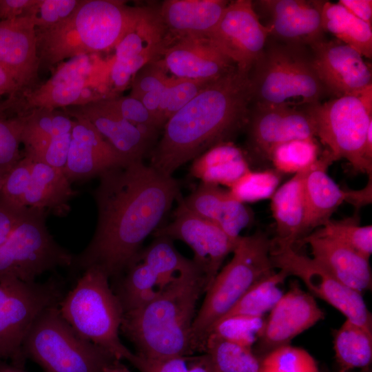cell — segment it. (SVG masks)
<instances>
[{"label": "cell", "mask_w": 372, "mask_h": 372, "mask_svg": "<svg viewBox=\"0 0 372 372\" xmlns=\"http://www.w3.org/2000/svg\"><path fill=\"white\" fill-rule=\"evenodd\" d=\"M314 232L335 239L369 258L372 254V225H360L358 218L330 220Z\"/></svg>", "instance_id": "ab89813d"}, {"label": "cell", "mask_w": 372, "mask_h": 372, "mask_svg": "<svg viewBox=\"0 0 372 372\" xmlns=\"http://www.w3.org/2000/svg\"><path fill=\"white\" fill-rule=\"evenodd\" d=\"M178 200L174 220L158 227L153 234L155 237L181 240L192 248L193 260L205 277L207 291L225 258L232 253L238 238H231L214 224L193 213L179 196Z\"/></svg>", "instance_id": "5bb4252c"}, {"label": "cell", "mask_w": 372, "mask_h": 372, "mask_svg": "<svg viewBox=\"0 0 372 372\" xmlns=\"http://www.w3.org/2000/svg\"><path fill=\"white\" fill-rule=\"evenodd\" d=\"M213 80L171 76L164 87L159 107V120L163 127L172 115L192 101Z\"/></svg>", "instance_id": "60d3db41"}, {"label": "cell", "mask_w": 372, "mask_h": 372, "mask_svg": "<svg viewBox=\"0 0 372 372\" xmlns=\"http://www.w3.org/2000/svg\"><path fill=\"white\" fill-rule=\"evenodd\" d=\"M23 126L21 116L0 115V171L8 173L21 158L19 145Z\"/></svg>", "instance_id": "ee69618b"}, {"label": "cell", "mask_w": 372, "mask_h": 372, "mask_svg": "<svg viewBox=\"0 0 372 372\" xmlns=\"http://www.w3.org/2000/svg\"><path fill=\"white\" fill-rule=\"evenodd\" d=\"M7 174H8L7 173L0 171V192H1L2 186L3 185V183L5 181Z\"/></svg>", "instance_id": "680465c9"}, {"label": "cell", "mask_w": 372, "mask_h": 372, "mask_svg": "<svg viewBox=\"0 0 372 372\" xmlns=\"http://www.w3.org/2000/svg\"><path fill=\"white\" fill-rule=\"evenodd\" d=\"M81 0H35L25 16L32 18L37 30H48L67 19Z\"/></svg>", "instance_id": "7bdbcfd3"}, {"label": "cell", "mask_w": 372, "mask_h": 372, "mask_svg": "<svg viewBox=\"0 0 372 372\" xmlns=\"http://www.w3.org/2000/svg\"><path fill=\"white\" fill-rule=\"evenodd\" d=\"M205 291V277L198 271L149 302L124 312L121 330L143 357L191 356L196 352L192 329L196 304Z\"/></svg>", "instance_id": "3957f363"}, {"label": "cell", "mask_w": 372, "mask_h": 372, "mask_svg": "<svg viewBox=\"0 0 372 372\" xmlns=\"http://www.w3.org/2000/svg\"><path fill=\"white\" fill-rule=\"evenodd\" d=\"M288 276L286 272L279 270L261 278L220 319L237 315L265 316L283 295L280 285Z\"/></svg>", "instance_id": "e575fe53"}, {"label": "cell", "mask_w": 372, "mask_h": 372, "mask_svg": "<svg viewBox=\"0 0 372 372\" xmlns=\"http://www.w3.org/2000/svg\"><path fill=\"white\" fill-rule=\"evenodd\" d=\"M271 247V239L260 231L238 238L231 260L206 291L194 320L192 338L196 352H205L206 339L214 324L251 286L274 271L270 260Z\"/></svg>", "instance_id": "52a82bcc"}, {"label": "cell", "mask_w": 372, "mask_h": 372, "mask_svg": "<svg viewBox=\"0 0 372 372\" xmlns=\"http://www.w3.org/2000/svg\"><path fill=\"white\" fill-rule=\"evenodd\" d=\"M23 126L21 141L24 155L42 161L52 139L56 135L72 132L73 118L64 110L34 109L21 115Z\"/></svg>", "instance_id": "1f68e13d"}, {"label": "cell", "mask_w": 372, "mask_h": 372, "mask_svg": "<svg viewBox=\"0 0 372 372\" xmlns=\"http://www.w3.org/2000/svg\"><path fill=\"white\" fill-rule=\"evenodd\" d=\"M247 125L252 147L267 158L280 144L316 138L307 106L254 103L250 107Z\"/></svg>", "instance_id": "2e32d148"}, {"label": "cell", "mask_w": 372, "mask_h": 372, "mask_svg": "<svg viewBox=\"0 0 372 372\" xmlns=\"http://www.w3.org/2000/svg\"><path fill=\"white\" fill-rule=\"evenodd\" d=\"M270 260L273 268L299 278L312 294L339 310L347 319L372 330V316L362 294L341 283L312 258L298 253L293 246H272Z\"/></svg>", "instance_id": "4fadbf2b"}, {"label": "cell", "mask_w": 372, "mask_h": 372, "mask_svg": "<svg viewBox=\"0 0 372 372\" xmlns=\"http://www.w3.org/2000/svg\"><path fill=\"white\" fill-rule=\"evenodd\" d=\"M300 241L308 244L312 258L345 286L362 294L371 289L369 258L335 239L315 232Z\"/></svg>", "instance_id": "d4e9b609"}, {"label": "cell", "mask_w": 372, "mask_h": 372, "mask_svg": "<svg viewBox=\"0 0 372 372\" xmlns=\"http://www.w3.org/2000/svg\"><path fill=\"white\" fill-rule=\"evenodd\" d=\"M28 209L13 205L0 196V246L21 223Z\"/></svg>", "instance_id": "681fc988"}, {"label": "cell", "mask_w": 372, "mask_h": 372, "mask_svg": "<svg viewBox=\"0 0 372 372\" xmlns=\"http://www.w3.org/2000/svg\"><path fill=\"white\" fill-rule=\"evenodd\" d=\"M333 349L339 372L366 368L372 360V330L346 319L334 332Z\"/></svg>", "instance_id": "836d02e7"}, {"label": "cell", "mask_w": 372, "mask_h": 372, "mask_svg": "<svg viewBox=\"0 0 372 372\" xmlns=\"http://www.w3.org/2000/svg\"><path fill=\"white\" fill-rule=\"evenodd\" d=\"M331 163L324 152L317 162L305 172L303 235L324 225L344 201L358 209L371 203V180L369 179L366 186L362 189L344 191L327 173Z\"/></svg>", "instance_id": "d6986e66"}, {"label": "cell", "mask_w": 372, "mask_h": 372, "mask_svg": "<svg viewBox=\"0 0 372 372\" xmlns=\"http://www.w3.org/2000/svg\"><path fill=\"white\" fill-rule=\"evenodd\" d=\"M229 3L224 0H165L158 9L173 43L184 37L206 38Z\"/></svg>", "instance_id": "4316f807"}, {"label": "cell", "mask_w": 372, "mask_h": 372, "mask_svg": "<svg viewBox=\"0 0 372 372\" xmlns=\"http://www.w3.org/2000/svg\"><path fill=\"white\" fill-rule=\"evenodd\" d=\"M54 278L40 283L0 276V360L10 359L22 367V344L31 326L46 309L59 305L64 297Z\"/></svg>", "instance_id": "8fae6325"}, {"label": "cell", "mask_w": 372, "mask_h": 372, "mask_svg": "<svg viewBox=\"0 0 372 372\" xmlns=\"http://www.w3.org/2000/svg\"><path fill=\"white\" fill-rule=\"evenodd\" d=\"M137 6L119 0H81L64 21L37 30L40 65L52 66L84 54L114 49L131 25Z\"/></svg>", "instance_id": "277c9868"}, {"label": "cell", "mask_w": 372, "mask_h": 372, "mask_svg": "<svg viewBox=\"0 0 372 372\" xmlns=\"http://www.w3.org/2000/svg\"><path fill=\"white\" fill-rule=\"evenodd\" d=\"M129 362L140 372H187V357L151 359L134 353Z\"/></svg>", "instance_id": "c3c4849f"}, {"label": "cell", "mask_w": 372, "mask_h": 372, "mask_svg": "<svg viewBox=\"0 0 372 372\" xmlns=\"http://www.w3.org/2000/svg\"><path fill=\"white\" fill-rule=\"evenodd\" d=\"M0 372H26L14 365H9L0 360Z\"/></svg>", "instance_id": "6f0895ef"}, {"label": "cell", "mask_w": 372, "mask_h": 372, "mask_svg": "<svg viewBox=\"0 0 372 372\" xmlns=\"http://www.w3.org/2000/svg\"><path fill=\"white\" fill-rule=\"evenodd\" d=\"M309 48L317 75L329 94H353L372 85L370 67L351 46L324 38Z\"/></svg>", "instance_id": "ac0fdd59"}, {"label": "cell", "mask_w": 372, "mask_h": 372, "mask_svg": "<svg viewBox=\"0 0 372 372\" xmlns=\"http://www.w3.org/2000/svg\"><path fill=\"white\" fill-rule=\"evenodd\" d=\"M325 1L262 0L255 3L269 19L273 39L309 47L324 39L322 11Z\"/></svg>", "instance_id": "ffe728a7"}, {"label": "cell", "mask_w": 372, "mask_h": 372, "mask_svg": "<svg viewBox=\"0 0 372 372\" xmlns=\"http://www.w3.org/2000/svg\"><path fill=\"white\" fill-rule=\"evenodd\" d=\"M47 214L44 210L28 207L23 220L0 246V276L33 282L46 271L70 267L74 256L50 234Z\"/></svg>", "instance_id": "7c38bea8"}, {"label": "cell", "mask_w": 372, "mask_h": 372, "mask_svg": "<svg viewBox=\"0 0 372 372\" xmlns=\"http://www.w3.org/2000/svg\"><path fill=\"white\" fill-rule=\"evenodd\" d=\"M112 61L101 54H84L62 61L46 81L1 101L0 115L21 116L34 109H63L115 97L109 86Z\"/></svg>", "instance_id": "8992f818"}, {"label": "cell", "mask_w": 372, "mask_h": 372, "mask_svg": "<svg viewBox=\"0 0 372 372\" xmlns=\"http://www.w3.org/2000/svg\"><path fill=\"white\" fill-rule=\"evenodd\" d=\"M305 171L295 174L271 196V208L276 222L272 246H293L303 236Z\"/></svg>", "instance_id": "f546056e"}, {"label": "cell", "mask_w": 372, "mask_h": 372, "mask_svg": "<svg viewBox=\"0 0 372 372\" xmlns=\"http://www.w3.org/2000/svg\"><path fill=\"white\" fill-rule=\"evenodd\" d=\"M249 169L243 152L231 141L211 147L194 159L190 168L201 183L228 187Z\"/></svg>", "instance_id": "4dcf8cb0"}, {"label": "cell", "mask_w": 372, "mask_h": 372, "mask_svg": "<svg viewBox=\"0 0 372 372\" xmlns=\"http://www.w3.org/2000/svg\"><path fill=\"white\" fill-rule=\"evenodd\" d=\"M105 372H131L121 360H115L105 369Z\"/></svg>", "instance_id": "9f6ffc18"}, {"label": "cell", "mask_w": 372, "mask_h": 372, "mask_svg": "<svg viewBox=\"0 0 372 372\" xmlns=\"http://www.w3.org/2000/svg\"><path fill=\"white\" fill-rule=\"evenodd\" d=\"M252 103L305 107L329 93L320 81L309 47L269 37L249 73Z\"/></svg>", "instance_id": "5b68a950"}, {"label": "cell", "mask_w": 372, "mask_h": 372, "mask_svg": "<svg viewBox=\"0 0 372 372\" xmlns=\"http://www.w3.org/2000/svg\"><path fill=\"white\" fill-rule=\"evenodd\" d=\"M338 3L344 7L354 16L371 25V0H340Z\"/></svg>", "instance_id": "f5cc1de1"}, {"label": "cell", "mask_w": 372, "mask_h": 372, "mask_svg": "<svg viewBox=\"0 0 372 372\" xmlns=\"http://www.w3.org/2000/svg\"><path fill=\"white\" fill-rule=\"evenodd\" d=\"M170 77L161 58L149 62L134 76L130 85L132 90L130 96L137 99L145 93L156 90L165 85Z\"/></svg>", "instance_id": "7dc6e473"}, {"label": "cell", "mask_w": 372, "mask_h": 372, "mask_svg": "<svg viewBox=\"0 0 372 372\" xmlns=\"http://www.w3.org/2000/svg\"><path fill=\"white\" fill-rule=\"evenodd\" d=\"M182 200L193 213L214 224L234 239L240 236V231L252 220L251 212L245 204L219 185L201 183Z\"/></svg>", "instance_id": "484cf974"}, {"label": "cell", "mask_w": 372, "mask_h": 372, "mask_svg": "<svg viewBox=\"0 0 372 372\" xmlns=\"http://www.w3.org/2000/svg\"><path fill=\"white\" fill-rule=\"evenodd\" d=\"M77 194L62 169L33 160L30 180L23 200L24 207L64 216L69 212L70 201Z\"/></svg>", "instance_id": "f1b7e54d"}, {"label": "cell", "mask_w": 372, "mask_h": 372, "mask_svg": "<svg viewBox=\"0 0 372 372\" xmlns=\"http://www.w3.org/2000/svg\"><path fill=\"white\" fill-rule=\"evenodd\" d=\"M322 153L317 138L290 141L276 147L268 158L280 174H296L313 165Z\"/></svg>", "instance_id": "8d00e7d4"}, {"label": "cell", "mask_w": 372, "mask_h": 372, "mask_svg": "<svg viewBox=\"0 0 372 372\" xmlns=\"http://www.w3.org/2000/svg\"><path fill=\"white\" fill-rule=\"evenodd\" d=\"M280 174L276 169H249L229 187L228 191L232 197L243 204L271 198L280 184Z\"/></svg>", "instance_id": "f35d334b"}, {"label": "cell", "mask_w": 372, "mask_h": 372, "mask_svg": "<svg viewBox=\"0 0 372 372\" xmlns=\"http://www.w3.org/2000/svg\"><path fill=\"white\" fill-rule=\"evenodd\" d=\"M171 44L158 6H137L136 16L115 46L112 58L119 62L136 57L153 61L161 59Z\"/></svg>", "instance_id": "83f0119b"}, {"label": "cell", "mask_w": 372, "mask_h": 372, "mask_svg": "<svg viewBox=\"0 0 372 372\" xmlns=\"http://www.w3.org/2000/svg\"><path fill=\"white\" fill-rule=\"evenodd\" d=\"M316 138L333 162L348 161L357 173L372 174V162L365 155L367 131L372 125V85L359 93L307 106Z\"/></svg>", "instance_id": "9c48e42d"}, {"label": "cell", "mask_w": 372, "mask_h": 372, "mask_svg": "<svg viewBox=\"0 0 372 372\" xmlns=\"http://www.w3.org/2000/svg\"><path fill=\"white\" fill-rule=\"evenodd\" d=\"M59 309L80 337L116 360H131L134 353L119 338L124 311L103 271L96 268L85 270L74 287L64 296Z\"/></svg>", "instance_id": "ba28073f"}, {"label": "cell", "mask_w": 372, "mask_h": 372, "mask_svg": "<svg viewBox=\"0 0 372 372\" xmlns=\"http://www.w3.org/2000/svg\"><path fill=\"white\" fill-rule=\"evenodd\" d=\"M33 159L23 155L8 173L0 196L8 203L19 207L23 205L24 196L30 183Z\"/></svg>", "instance_id": "f6af8a7d"}, {"label": "cell", "mask_w": 372, "mask_h": 372, "mask_svg": "<svg viewBox=\"0 0 372 372\" xmlns=\"http://www.w3.org/2000/svg\"><path fill=\"white\" fill-rule=\"evenodd\" d=\"M259 372H320V370L308 351L289 344L263 356Z\"/></svg>", "instance_id": "b9f144b4"}, {"label": "cell", "mask_w": 372, "mask_h": 372, "mask_svg": "<svg viewBox=\"0 0 372 372\" xmlns=\"http://www.w3.org/2000/svg\"><path fill=\"white\" fill-rule=\"evenodd\" d=\"M168 72L177 78L216 79L236 66L205 37H184L174 41L161 57Z\"/></svg>", "instance_id": "cb8c5ba5"}, {"label": "cell", "mask_w": 372, "mask_h": 372, "mask_svg": "<svg viewBox=\"0 0 372 372\" xmlns=\"http://www.w3.org/2000/svg\"><path fill=\"white\" fill-rule=\"evenodd\" d=\"M94 192L97 222L87 246L74 256V271L96 268L109 278L119 277L134 260L178 197L172 176L142 161L110 168L100 176Z\"/></svg>", "instance_id": "6da1fadb"}, {"label": "cell", "mask_w": 372, "mask_h": 372, "mask_svg": "<svg viewBox=\"0 0 372 372\" xmlns=\"http://www.w3.org/2000/svg\"><path fill=\"white\" fill-rule=\"evenodd\" d=\"M103 101L107 105L132 124L156 132L162 127L158 120L136 98L130 95L117 96Z\"/></svg>", "instance_id": "bcb514c9"}, {"label": "cell", "mask_w": 372, "mask_h": 372, "mask_svg": "<svg viewBox=\"0 0 372 372\" xmlns=\"http://www.w3.org/2000/svg\"><path fill=\"white\" fill-rule=\"evenodd\" d=\"M252 92L249 72L236 66L213 80L163 126L149 165L172 176L211 147L230 141L247 125Z\"/></svg>", "instance_id": "7a4b0ae2"}, {"label": "cell", "mask_w": 372, "mask_h": 372, "mask_svg": "<svg viewBox=\"0 0 372 372\" xmlns=\"http://www.w3.org/2000/svg\"><path fill=\"white\" fill-rule=\"evenodd\" d=\"M72 118L71 142L63 169L71 183L99 176L110 168L129 163L88 120L79 116Z\"/></svg>", "instance_id": "603a6c76"}, {"label": "cell", "mask_w": 372, "mask_h": 372, "mask_svg": "<svg viewBox=\"0 0 372 372\" xmlns=\"http://www.w3.org/2000/svg\"><path fill=\"white\" fill-rule=\"evenodd\" d=\"M70 116L88 120L110 145L128 163L142 161L151 152L158 132L138 126L123 118L103 100L63 108Z\"/></svg>", "instance_id": "44dd1931"}, {"label": "cell", "mask_w": 372, "mask_h": 372, "mask_svg": "<svg viewBox=\"0 0 372 372\" xmlns=\"http://www.w3.org/2000/svg\"><path fill=\"white\" fill-rule=\"evenodd\" d=\"M270 36L253 2L228 3L219 21L207 36L240 70L249 72L262 54Z\"/></svg>", "instance_id": "9a60e30c"}, {"label": "cell", "mask_w": 372, "mask_h": 372, "mask_svg": "<svg viewBox=\"0 0 372 372\" xmlns=\"http://www.w3.org/2000/svg\"><path fill=\"white\" fill-rule=\"evenodd\" d=\"M34 1L35 0H0V21L25 16Z\"/></svg>", "instance_id": "816d5d0a"}, {"label": "cell", "mask_w": 372, "mask_h": 372, "mask_svg": "<svg viewBox=\"0 0 372 372\" xmlns=\"http://www.w3.org/2000/svg\"><path fill=\"white\" fill-rule=\"evenodd\" d=\"M22 351L44 372H105L116 360L80 337L62 317L59 305L46 309L35 320Z\"/></svg>", "instance_id": "30bf717a"}, {"label": "cell", "mask_w": 372, "mask_h": 372, "mask_svg": "<svg viewBox=\"0 0 372 372\" xmlns=\"http://www.w3.org/2000/svg\"><path fill=\"white\" fill-rule=\"evenodd\" d=\"M255 354L260 359L278 347L289 345L297 335L324 318L313 295L292 283L269 311Z\"/></svg>", "instance_id": "e0dca14e"}, {"label": "cell", "mask_w": 372, "mask_h": 372, "mask_svg": "<svg viewBox=\"0 0 372 372\" xmlns=\"http://www.w3.org/2000/svg\"><path fill=\"white\" fill-rule=\"evenodd\" d=\"M324 32L334 35L362 56L372 57V25L358 19L339 3L325 1L322 11Z\"/></svg>", "instance_id": "d6a6232c"}, {"label": "cell", "mask_w": 372, "mask_h": 372, "mask_svg": "<svg viewBox=\"0 0 372 372\" xmlns=\"http://www.w3.org/2000/svg\"><path fill=\"white\" fill-rule=\"evenodd\" d=\"M265 322V316H231L216 321L208 335L214 333L227 340L252 349L261 337Z\"/></svg>", "instance_id": "74e56055"}, {"label": "cell", "mask_w": 372, "mask_h": 372, "mask_svg": "<svg viewBox=\"0 0 372 372\" xmlns=\"http://www.w3.org/2000/svg\"><path fill=\"white\" fill-rule=\"evenodd\" d=\"M187 372H216L209 355H202L187 357Z\"/></svg>", "instance_id": "db71d44e"}, {"label": "cell", "mask_w": 372, "mask_h": 372, "mask_svg": "<svg viewBox=\"0 0 372 372\" xmlns=\"http://www.w3.org/2000/svg\"><path fill=\"white\" fill-rule=\"evenodd\" d=\"M72 132L55 136L50 143L42 162L63 169L68 156Z\"/></svg>", "instance_id": "f907efd6"}, {"label": "cell", "mask_w": 372, "mask_h": 372, "mask_svg": "<svg viewBox=\"0 0 372 372\" xmlns=\"http://www.w3.org/2000/svg\"><path fill=\"white\" fill-rule=\"evenodd\" d=\"M0 65L17 83L18 93L39 84L37 32L30 17L0 21Z\"/></svg>", "instance_id": "7402d4cb"}, {"label": "cell", "mask_w": 372, "mask_h": 372, "mask_svg": "<svg viewBox=\"0 0 372 372\" xmlns=\"http://www.w3.org/2000/svg\"><path fill=\"white\" fill-rule=\"evenodd\" d=\"M207 353L216 372H259L261 359L252 349L227 340L214 333L206 340Z\"/></svg>", "instance_id": "d590c367"}, {"label": "cell", "mask_w": 372, "mask_h": 372, "mask_svg": "<svg viewBox=\"0 0 372 372\" xmlns=\"http://www.w3.org/2000/svg\"><path fill=\"white\" fill-rule=\"evenodd\" d=\"M19 88L12 76L0 65V102L3 96H12Z\"/></svg>", "instance_id": "11a10c76"}]
</instances>
